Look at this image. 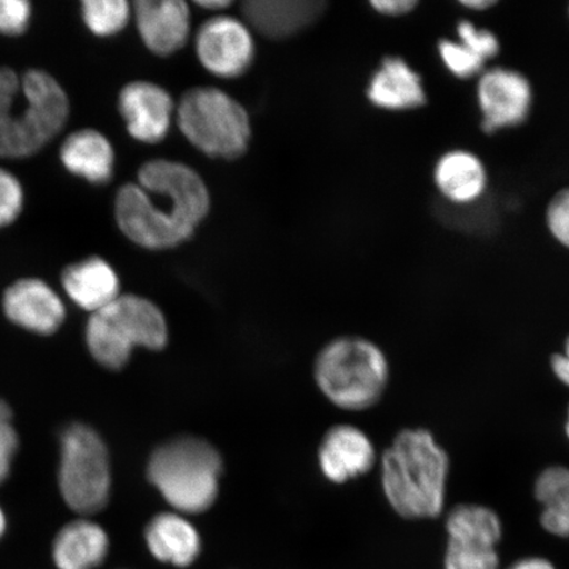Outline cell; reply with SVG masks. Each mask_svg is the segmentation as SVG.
Returning a JSON list of instances; mask_svg holds the SVG:
<instances>
[{"label":"cell","mask_w":569,"mask_h":569,"mask_svg":"<svg viewBox=\"0 0 569 569\" xmlns=\"http://www.w3.org/2000/svg\"><path fill=\"white\" fill-rule=\"evenodd\" d=\"M62 287L71 301L91 315L120 296V281L116 269L97 256L74 262L63 270Z\"/></svg>","instance_id":"ac0fdd59"},{"label":"cell","mask_w":569,"mask_h":569,"mask_svg":"<svg viewBox=\"0 0 569 569\" xmlns=\"http://www.w3.org/2000/svg\"><path fill=\"white\" fill-rule=\"evenodd\" d=\"M4 531H6V516L3 513L2 508H0V538L3 537Z\"/></svg>","instance_id":"74e56055"},{"label":"cell","mask_w":569,"mask_h":569,"mask_svg":"<svg viewBox=\"0 0 569 569\" xmlns=\"http://www.w3.org/2000/svg\"><path fill=\"white\" fill-rule=\"evenodd\" d=\"M386 353L373 341L345 337L330 341L317 356L315 379L337 408L362 411L375 407L389 382Z\"/></svg>","instance_id":"5b68a950"},{"label":"cell","mask_w":569,"mask_h":569,"mask_svg":"<svg viewBox=\"0 0 569 569\" xmlns=\"http://www.w3.org/2000/svg\"><path fill=\"white\" fill-rule=\"evenodd\" d=\"M478 102L481 111V130L488 134L518 127L528 119L531 103V84L513 69L493 68L478 82Z\"/></svg>","instance_id":"30bf717a"},{"label":"cell","mask_w":569,"mask_h":569,"mask_svg":"<svg viewBox=\"0 0 569 569\" xmlns=\"http://www.w3.org/2000/svg\"><path fill=\"white\" fill-rule=\"evenodd\" d=\"M196 4L206 11H220L229 9L231 2L230 0H199Z\"/></svg>","instance_id":"d590c367"},{"label":"cell","mask_w":569,"mask_h":569,"mask_svg":"<svg viewBox=\"0 0 569 569\" xmlns=\"http://www.w3.org/2000/svg\"><path fill=\"white\" fill-rule=\"evenodd\" d=\"M507 569H558V567L543 557H526L516 560Z\"/></svg>","instance_id":"836d02e7"},{"label":"cell","mask_w":569,"mask_h":569,"mask_svg":"<svg viewBox=\"0 0 569 569\" xmlns=\"http://www.w3.org/2000/svg\"><path fill=\"white\" fill-rule=\"evenodd\" d=\"M210 206L209 189L193 168L158 159L139 169L137 182L119 189L116 218L132 243L166 251L193 238Z\"/></svg>","instance_id":"6da1fadb"},{"label":"cell","mask_w":569,"mask_h":569,"mask_svg":"<svg viewBox=\"0 0 569 569\" xmlns=\"http://www.w3.org/2000/svg\"><path fill=\"white\" fill-rule=\"evenodd\" d=\"M369 102L387 111H410L427 102L421 76L401 57H387L369 81Z\"/></svg>","instance_id":"e0dca14e"},{"label":"cell","mask_w":569,"mask_h":569,"mask_svg":"<svg viewBox=\"0 0 569 569\" xmlns=\"http://www.w3.org/2000/svg\"><path fill=\"white\" fill-rule=\"evenodd\" d=\"M24 206V190L16 176L0 168V229L20 217Z\"/></svg>","instance_id":"4316f807"},{"label":"cell","mask_w":569,"mask_h":569,"mask_svg":"<svg viewBox=\"0 0 569 569\" xmlns=\"http://www.w3.org/2000/svg\"><path fill=\"white\" fill-rule=\"evenodd\" d=\"M438 52L442 59L445 67L451 71L455 77L460 80H469L479 76L486 66V61L480 56L469 51L461 42L452 40H440Z\"/></svg>","instance_id":"484cf974"},{"label":"cell","mask_w":569,"mask_h":569,"mask_svg":"<svg viewBox=\"0 0 569 569\" xmlns=\"http://www.w3.org/2000/svg\"><path fill=\"white\" fill-rule=\"evenodd\" d=\"M69 98L44 70L19 76L0 68V158L26 159L41 151L67 124Z\"/></svg>","instance_id":"7a4b0ae2"},{"label":"cell","mask_w":569,"mask_h":569,"mask_svg":"<svg viewBox=\"0 0 569 569\" xmlns=\"http://www.w3.org/2000/svg\"><path fill=\"white\" fill-rule=\"evenodd\" d=\"M32 18V4L27 0H0V33L20 36L27 32Z\"/></svg>","instance_id":"f1b7e54d"},{"label":"cell","mask_w":569,"mask_h":569,"mask_svg":"<svg viewBox=\"0 0 569 569\" xmlns=\"http://www.w3.org/2000/svg\"><path fill=\"white\" fill-rule=\"evenodd\" d=\"M371 6L381 16L398 18L415 11L419 2L418 0H373Z\"/></svg>","instance_id":"1f68e13d"},{"label":"cell","mask_w":569,"mask_h":569,"mask_svg":"<svg viewBox=\"0 0 569 569\" xmlns=\"http://www.w3.org/2000/svg\"><path fill=\"white\" fill-rule=\"evenodd\" d=\"M59 487L63 500L78 515L101 511L109 501L111 471L109 452L91 427L74 423L61 436Z\"/></svg>","instance_id":"ba28073f"},{"label":"cell","mask_w":569,"mask_h":569,"mask_svg":"<svg viewBox=\"0 0 569 569\" xmlns=\"http://www.w3.org/2000/svg\"><path fill=\"white\" fill-rule=\"evenodd\" d=\"M109 537L101 526L78 519L63 526L53 543L57 569H96L109 553Z\"/></svg>","instance_id":"ffe728a7"},{"label":"cell","mask_w":569,"mask_h":569,"mask_svg":"<svg viewBox=\"0 0 569 569\" xmlns=\"http://www.w3.org/2000/svg\"><path fill=\"white\" fill-rule=\"evenodd\" d=\"M3 310L12 323L39 336H51L67 317L60 296L39 279H23L10 284L3 297Z\"/></svg>","instance_id":"7c38bea8"},{"label":"cell","mask_w":569,"mask_h":569,"mask_svg":"<svg viewBox=\"0 0 569 569\" xmlns=\"http://www.w3.org/2000/svg\"><path fill=\"white\" fill-rule=\"evenodd\" d=\"M133 13L140 38L153 54L172 56L187 46L191 12L183 0H139Z\"/></svg>","instance_id":"4fadbf2b"},{"label":"cell","mask_w":569,"mask_h":569,"mask_svg":"<svg viewBox=\"0 0 569 569\" xmlns=\"http://www.w3.org/2000/svg\"><path fill=\"white\" fill-rule=\"evenodd\" d=\"M566 433H567V438L569 439V408H568L567 422H566Z\"/></svg>","instance_id":"f35d334b"},{"label":"cell","mask_w":569,"mask_h":569,"mask_svg":"<svg viewBox=\"0 0 569 569\" xmlns=\"http://www.w3.org/2000/svg\"><path fill=\"white\" fill-rule=\"evenodd\" d=\"M450 458L430 431L397 433L382 453L381 483L390 508L405 519H436L442 515Z\"/></svg>","instance_id":"3957f363"},{"label":"cell","mask_w":569,"mask_h":569,"mask_svg":"<svg viewBox=\"0 0 569 569\" xmlns=\"http://www.w3.org/2000/svg\"><path fill=\"white\" fill-rule=\"evenodd\" d=\"M533 495L542 503L540 525L558 538H569V467L551 466L540 472Z\"/></svg>","instance_id":"603a6c76"},{"label":"cell","mask_w":569,"mask_h":569,"mask_svg":"<svg viewBox=\"0 0 569 569\" xmlns=\"http://www.w3.org/2000/svg\"><path fill=\"white\" fill-rule=\"evenodd\" d=\"M433 181L447 199L455 203H469L487 189V169L478 156L468 151L447 152L433 169Z\"/></svg>","instance_id":"44dd1931"},{"label":"cell","mask_w":569,"mask_h":569,"mask_svg":"<svg viewBox=\"0 0 569 569\" xmlns=\"http://www.w3.org/2000/svg\"><path fill=\"white\" fill-rule=\"evenodd\" d=\"M326 7L322 0H247L241 12L251 30L270 40H283L316 23Z\"/></svg>","instance_id":"9a60e30c"},{"label":"cell","mask_w":569,"mask_h":569,"mask_svg":"<svg viewBox=\"0 0 569 569\" xmlns=\"http://www.w3.org/2000/svg\"><path fill=\"white\" fill-rule=\"evenodd\" d=\"M457 32L461 44L480 56L486 62L500 53V41L493 32L486 28L476 27L469 20H460Z\"/></svg>","instance_id":"83f0119b"},{"label":"cell","mask_w":569,"mask_h":569,"mask_svg":"<svg viewBox=\"0 0 569 569\" xmlns=\"http://www.w3.org/2000/svg\"><path fill=\"white\" fill-rule=\"evenodd\" d=\"M372 440L350 425H337L325 433L318 450V462L325 478L345 483L366 475L376 465Z\"/></svg>","instance_id":"5bb4252c"},{"label":"cell","mask_w":569,"mask_h":569,"mask_svg":"<svg viewBox=\"0 0 569 569\" xmlns=\"http://www.w3.org/2000/svg\"><path fill=\"white\" fill-rule=\"evenodd\" d=\"M169 338L166 316L144 297L119 296L91 315L87 327L89 351L99 365L123 368L134 348L160 351Z\"/></svg>","instance_id":"8992f818"},{"label":"cell","mask_w":569,"mask_h":569,"mask_svg":"<svg viewBox=\"0 0 569 569\" xmlns=\"http://www.w3.org/2000/svg\"><path fill=\"white\" fill-rule=\"evenodd\" d=\"M18 445L19 440L13 427L11 425H0V483L9 478Z\"/></svg>","instance_id":"4dcf8cb0"},{"label":"cell","mask_w":569,"mask_h":569,"mask_svg":"<svg viewBox=\"0 0 569 569\" xmlns=\"http://www.w3.org/2000/svg\"><path fill=\"white\" fill-rule=\"evenodd\" d=\"M551 368L558 380L569 388V337L566 340L565 352L552 356Z\"/></svg>","instance_id":"d6a6232c"},{"label":"cell","mask_w":569,"mask_h":569,"mask_svg":"<svg viewBox=\"0 0 569 569\" xmlns=\"http://www.w3.org/2000/svg\"><path fill=\"white\" fill-rule=\"evenodd\" d=\"M176 118L184 139L211 159L237 160L251 141V120L244 106L223 90L184 92Z\"/></svg>","instance_id":"52a82bcc"},{"label":"cell","mask_w":569,"mask_h":569,"mask_svg":"<svg viewBox=\"0 0 569 569\" xmlns=\"http://www.w3.org/2000/svg\"><path fill=\"white\" fill-rule=\"evenodd\" d=\"M243 20L218 16L209 19L196 34V54L210 74L223 80L243 76L254 60V41Z\"/></svg>","instance_id":"9c48e42d"},{"label":"cell","mask_w":569,"mask_h":569,"mask_svg":"<svg viewBox=\"0 0 569 569\" xmlns=\"http://www.w3.org/2000/svg\"><path fill=\"white\" fill-rule=\"evenodd\" d=\"M445 569H501L497 549L447 542Z\"/></svg>","instance_id":"d4e9b609"},{"label":"cell","mask_w":569,"mask_h":569,"mask_svg":"<svg viewBox=\"0 0 569 569\" xmlns=\"http://www.w3.org/2000/svg\"><path fill=\"white\" fill-rule=\"evenodd\" d=\"M147 473L177 513L201 515L218 500L223 459L208 440L178 437L156 448Z\"/></svg>","instance_id":"277c9868"},{"label":"cell","mask_w":569,"mask_h":569,"mask_svg":"<svg viewBox=\"0 0 569 569\" xmlns=\"http://www.w3.org/2000/svg\"><path fill=\"white\" fill-rule=\"evenodd\" d=\"M546 223L555 240L569 249V188L551 198L546 210Z\"/></svg>","instance_id":"f546056e"},{"label":"cell","mask_w":569,"mask_h":569,"mask_svg":"<svg viewBox=\"0 0 569 569\" xmlns=\"http://www.w3.org/2000/svg\"><path fill=\"white\" fill-rule=\"evenodd\" d=\"M459 4L469 11H487L498 4L496 0H460Z\"/></svg>","instance_id":"e575fe53"},{"label":"cell","mask_w":569,"mask_h":569,"mask_svg":"<svg viewBox=\"0 0 569 569\" xmlns=\"http://www.w3.org/2000/svg\"><path fill=\"white\" fill-rule=\"evenodd\" d=\"M118 109L128 133L144 144H158L168 137L174 101L160 84L133 81L120 90Z\"/></svg>","instance_id":"8fae6325"},{"label":"cell","mask_w":569,"mask_h":569,"mask_svg":"<svg viewBox=\"0 0 569 569\" xmlns=\"http://www.w3.org/2000/svg\"><path fill=\"white\" fill-rule=\"evenodd\" d=\"M84 24L99 38L122 32L131 19V6L126 0H83Z\"/></svg>","instance_id":"cb8c5ba5"},{"label":"cell","mask_w":569,"mask_h":569,"mask_svg":"<svg viewBox=\"0 0 569 569\" xmlns=\"http://www.w3.org/2000/svg\"><path fill=\"white\" fill-rule=\"evenodd\" d=\"M11 418H12V410L4 402L3 400H0V425H11Z\"/></svg>","instance_id":"8d00e7d4"},{"label":"cell","mask_w":569,"mask_h":569,"mask_svg":"<svg viewBox=\"0 0 569 569\" xmlns=\"http://www.w3.org/2000/svg\"><path fill=\"white\" fill-rule=\"evenodd\" d=\"M144 538L156 560L176 568L193 566L203 549L201 533L187 516L177 511L154 516L147 525Z\"/></svg>","instance_id":"2e32d148"},{"label":"cell","mask_w":569,"mask_h":569,"mask_svg":"<svg viewBox=\"0 0 569 569\" xmlns=\"http://www.w3.org/2000/svg\"><path fill=\"white\" fill-rule=\"evenodd\" d=\"M60 160L69 173L92 184L109 183L116 169V152L110 140L91 128L69 134L62 142Z\"/></svg>","instance_id":"d6986e66"},{"label":"cell","mask_w":569,"mask_h":569,"mask_svg":"<svg viewBox=\"0 0 569 569\" xmlns=\"http://www.w3.org/2000/svg\"><path fill=\"white\" fill-rule=\"evenodd\" d=\"M447 542L497 549L503 536L501 518L482 505L455 507L446 519Z\"/></svg>","instance_id":"7402d4cb"}]
</instances>
